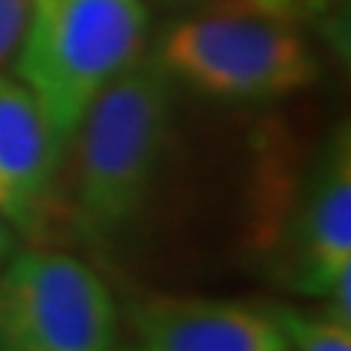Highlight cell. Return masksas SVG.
Segmentation results:
<instances>
[{
    "instance_id": "1",
    "label": "cell",
    "mask_w": 351,
    "mask_h": 351,
    "mask_svg": "<svg viewBox=\"0 0 351 351\" xmlns=\"http://www.w3.org/2000/svg\"><path fill=\"white\" fill-rule=\"evenodd\" d=\"M176 85L156 56H138L85 112L62 156V211L73 240L106 255L144 214L167 158Z\"/></svg>"
},
{
    "instance_id": "7",
    "label": "cell",
    "mask_w": 351,
    "mask_h": 351,
    "mask_svg": "<svg viewBox=\"0 0 351 351\" xmlns=\"http://www.w3.org/2000/svg\"><path fill=\"white\" fill-rule=\"evenodd\" d=\"M120 351H287V343L261 304L149 295L132 307Z\"/></svg>"
},
{
    "instance_id": "13",
    "label": "cell",
    "mask_w": 351,
    "mask_h": 351,
    "mask_svg": "<svg viewBox=\"0 0 351 351\" xmlns=\"http://www.w3.org/2000/svg\"><path fill=\"white\" fill-rule=\"evenodd\" d=\"M158 3H191V0H158Z\"/></svg>"
},
{
    "instance_id": "6",
    "label": "cell",
    "mask_w": 351,
    "mask_h": 351,
    "mask_svg": "<svg viewBox=\"0 0 351 351\" xmlns=\"http://www.w3.org/2000/svg\"><path fill=\"white\" fill-rule=\"evenodd\" d=\"M62 149L18 76L0 73V214L15 234L41 240L56 211Z\"/></svg>"
},
{
    "instance_id": "12",
    "label": "cell",
    "mask_w": 351,
    "mask_h": 351,
    "mask_svg": "<svg viewBox=\"0 0 351 351\" xmlns=\"http://www.w3.org/2000/svg\"><path fill=\"white\" fill-rule=\"evenodd\" d=\"M263 3H272V6H284V9H290L295 0H263Z\"/></svg>"
},
{
    "instance_id": "4",
    "label": "cell",
    "mask_w": 351,
    "mask_h": 351,
    "mask_svg": "<svg viewBox=\"0 0 351 351\" xmlns=\"http://www.w3.org/2000/svg\"><path fill=\"white\" fill-rule=\"evenodd\" d=\"M0 351H120L114 295L68 252H12L0 267Z\"/></svg>"
},
{
    "instance_id": "9",
    "label": "cell",
    "mask_w": 351,
    "mask_h": 351,
    "mask_svg": "<svg viewBox=\"0 0 351 351\" xmlns=\"http://www.w3.org/2000/svg\"><path fill=\"white\" fill-rule=\"evenodd\" d=\"M27 0H0V68L15 56L24 32Z\"/></svg>"
},
{
    "instance_id": "11",
    "label": "cell",
    "mask_w": 351,
    "mask_h": 351,
    "mask_svg": "<svg viewBox=\"0 0 351 351\" xmlns=\"http://www.w3.org/2000/svg\"><path fill=\"white\" fill-rule=\"evenodd\" d=\"M12 252H15V228L9 226V219L0 214V267L12 258Z\"/></svg>"
},
{
    "instance_id": "8",
    "label": "cell",
    "mask_w": 351,
    "mask_h": 351,
    "mask_svg": "<svg viewBox=\"0 0 351 351\" xmlns=\"http://www.w3.org/2000/svg\"><path fill=\"white\" fill-rule=\"evenodd\" d=\"M261 307L276 322L284 343L295 351H351V328L337 322L325 311L313 313L281 302H267Z\"/></svg>"
},
{
    "instance_id": "3",
    "label": "cell",
    "mask_w": 351,
    "mask_h": 351,
    "mask_svg": "<svg viewBox=\"0 0 351 351\" xmlns=\"http://www.w3.org/2000/svg\"><path fill=\"white\" fill-rule=\"evenodd\" d=\"M147 0H27L15 76L29 88L62 156L91 103L144 56Z\"/></svg>"
},
{
    "instance_id": "10",
    "label": "cell",
    "mask_w": 351,
    "mask_h": 351,
    "mask_svg": "<svg viewBox=\"0 0 351 351\" xmlns=\"http://www.w3.org/2000/svg\"><path fill=\"white\" fill-rule=\"evenodd\" d=\"M322 302L325 307L322 311L328 316H334L337 322H343L351 328V267L343 269L339 276L334 278V284L328 287V293L322 295Z\"/></svg>"
},
{
    "instance_id": "2",
    "label": "cell",
    "mask_w": 351,
    "mask_h": 351,
    "mask_svg": "<svg viewBox=\"0 0 351 351\" xmlns=\"http://www.w3.org/2000/svg\"><path fill=\"white\" fill-rule=\"evenodd\" d=\"M152 56L179 88L217 103H272L319 76L293 12L263 0H217L179 15L164 27Z\"/></svg>"
},
{
    "instance_id": "5",
    "label": "cell",
    "mask_w": 351,
    "mask_h": 351,
    "mask_svg": "<svg viewBox=\"0 0 351 351\" xmlns=\"http://www.w3.org/2000/svg\"><path fill=\"white\" fill-rule=\"evenodd\" d=\"M269 272L281 287L322 299L351 267V138L348 126L328 135L307 164L278 223L267 226Z\"/></svg>"
}]
</instances>
